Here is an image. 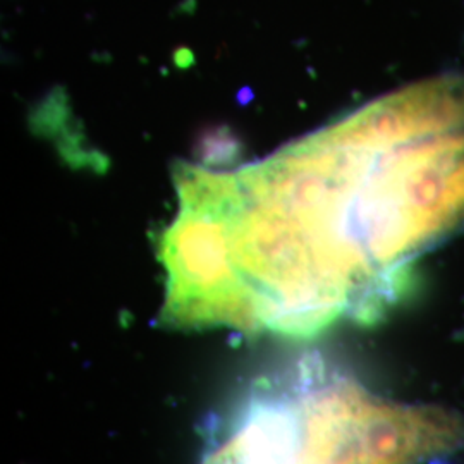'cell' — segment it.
Wrapping results in <instances>:
<instances>
[{
    "label": "cell",
    "mask_w": 464,
    "mask_h": 464,
    "mask_svg": "<svg viewBox=\"0 0 464 464\" xmlns=\"http://www.w3.org/2000/svg\"><path fill=\"white\" fill-rule=\"evenodd\" d=\"M301 464H425L464 448V416L382 398L318 358L289 366Z\"/></svg>",
    "instance_id": "obj_2"
},
{
    "label": "cell",
    "mask_w": 464,
    "mask_h": 464,
    "mask_svg": "<svg viewBox=\"0 0 464 464\" xmlns=\"http://www.w3.org/2000/svg\"><path fill=\"white\" fill-rule=\"evenodd\" d=\"M199 464H301L289 366L262 377L220 418Z\"/></svg>",
    "instance_id": "obj_3"
},
{
    "label": "cell",
    "mask_w": 464,
    "mask_h": 464,
    "mask_svg": "<svg viewBox=\"0 0 464 464\" xmlns=\"http://www.w3.org/2000/svg\"><path fill=\"white\" fill-rule=\"evenodd\" d=\"M232 253L291 314L370 324L464 224V72L373 102L222 178Z\"/></svg>",
    "instance_id": "obj_1"
}]
</instances>
